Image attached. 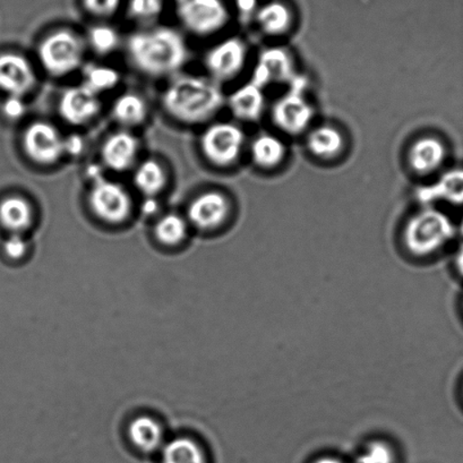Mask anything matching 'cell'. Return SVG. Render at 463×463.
Wrapping results in <instances>:
<instances>
[{"mask_svg": "<svg viewBox=\"0 0 463 463\" xmlns=\"http://www.w3.org/2000/svg\"><path fill=\"white\" fill-rule=\"evenodd\" d=\"M84 6L91 14L108 17L118 10L120 0H83Z\"/></svg>", "mask_w": 463, "mask_h": 463, "instance_id": "1f68e13d", "label": "cell"}, {"mask_svg": "<svg viewBox=\"0 0 463 463\" xmlns=\"http://www.w3.org/2000/svg\"><path fill=\"white\" fill-rule=\"evenodd\" d=\"M120 82L119 71L105 65H90L84 70L85 87L100 96L111 91Z\"/></svg>", "mask_w": 463, "mask_h": 463, "instance_id": "83f0119b", "label": "cell"}, {"mask_svg": "<svg viewBox=\"0 0 463 463\" xmlns=\"http://www.w3.org/2000/svg\"><path fill=\"white\" fill-rule=\"evenodd\" d=\"M100 96L84 84L66 89L58 101V112L67 124L83 126L101 111Z\"/></svg>", "mask_w": 463, "mask_h": 463, "instance_id": "4fadbf2b", "label": "cell"}, {"mask_svg": "<svg viewBox=\"0 0 463 463\" xmlns=\"http://www.w3.org/2000/svg\"><path fill=\"white\" fill-rule=\"evenodd\" d=\"M89 46L98 55L107 56L119 47V34L109 25L93 26L88 34Z\"/></svg>", "mask_w": 463, "mask_h": 463, "instance_id": "f1b7e54d", "label": "cell"}, {"mask_svg": "<svg viewBox=\"0 0 463 463\" xmlns=\"http://www.w3.org/2000/svg\"><path fill=\"white\" fill-rule=\"evenodd\" d=\"M251 161L256 167L272 170L283 164L287 156L285 142L276 135L262 133L258 135L250 146Z\"/></svg>", "mask_w": 463, "mask_h": 463, "instance_id": "ffe728a7", "label": "cell"}, {"mask_svg": "<svg viewBox=\"0 0 463 463\" xmlns=\"http://www.w3.org/2000/svg\"><path fill=\"white\" fill-rule=\"evenodd\" d=\"M200 147L202 155L211 165L219 168L231 167L244 150V130L228 121L211 124L201 135Z\"/></svg>", "mask_w": 463, "mask_h": 463, "instance_id": "8992f818", "label": "cell"}, {"mask_svg": "<svg viewBox=\"0 0 463 463\" xmlns=\"http://www.w3.org/2000/svg\"><path fill=\"white\" fill-rule=\"evenodd\" d=\"M226 103L235 118L249 121V123H255L262 118L267 107L264 89L259 87L253 80L237 88L226 99Z\"/></svg>", "mask_w": 463, "mask_h": 463, "instance_id": "e0dca14e", "label": "cell"}, {"mask_svg": "<svg viewBox=\"0 0 463 463\" xmlns=\"http://www.w3.org/2000/svg\"><path fill=\"white\" fill-rule=\"evenodd\" d=\"M456 267L458 273L463 277V245L458 249L456 256Z\"/></svg>", "mask_w": 463, "mask_h": 463, "instance_id": "74e56055", "label": "cell"}, {"mask_svg": "<svg viewBox=\"0 0 463 463\" xmlns=\"http://www.w3.org/2000/svg\"><path fill=\"white\" fill-rule=\"evenodd\" d=\"M37 74L29 60L16 52L0 55V90L8 96L24 98L37 85Z\"/></svg>", "mask_w": 463, "mask_h": 463, "instance_id": "5bb4252c", "label": "cell"}, {"mask_svg": "<svg viewBox=\"0 0 463 463\" xmlns=\"http://www.w3.org/2000/svg\"><path fill=\"white\" fill-rule=\"evenodd\" d=\"M112 117L124 128H137L147 118L148 108L144 98L137 93H125L112 105Z\"/></svg>", "mask_w": 463, "mask_h": 463, "instance_id": "cb8c5ba5", "label": "cell"}, {"mask_svg": "<svg viewBox=\"0 0 463 463\" xmlns=\"http://www.w3.org/2000/svg\"><path fill=\"white\" fill-rule=\"evenodd\" d=\"M128 435L139 451L151 453L164 447L163 426L151 416H138L130 421Z\"/></svg>", "mask_w": 463, "mask_h": 463, "instance_id": "44dd1931", "label": "cell"}, {"mask_svg": "<svg viewBox=\"0 0 463 463\" xmlns=\"http://www.w3.org/2000/svg\"><path fill=\"white\" fill-rule=\"evenodd\" d=\"M65 155L80 156L84 150L83 138L78 134H71L70 137H65L64 141Z\"/></svg>", "mask_w": 463, "mask_h": 463, "instance_id": "e575fe53", "label": "cell"}, {"mask_svg": "<svg viewBox=\"0 0 463 463\" xmlns=\"http://www.w3.org/2000/svg\"><path fill=\"white\" fill-rule=\"evenodd\" d=\"M259 28L269 37H281L289 33L292 25V14L285 4L272 2L265 4L255 12Z\"/></svg>", "mask_w": 463, "mask_h": 463, "instance_id": "603a6c76", "label": "cell"}, {"mask_svg": "<svg viewBox=\"0 0 463 463\" xmlns=\"http://www.w3.org/2000/svg\"><path fill=\"white\" fill-rule=\"evenodd\" d=\"M357 463H395L394 449L385 440H372L359 454Z\"/></svg>", "mask_w": 463, "mask_h": 463, "instance_id": "f546056e", "label": "cell"}, {"mask_svg": "<svg viewBox=\"0 0 463 463\" xmlns=\"http://www.w3.org/2000/svg\"><path fill=\"white\" fill-rule=\"evenodd\" d=\"M447 158V147L435 137L417 138L409 147L407 161L409 168L417 175L436 172Z\"/></svg>", "mask_w": 463, "mask_h": 463, "instance_id": "ac0fdd59", "label": "cell"}, {"mask_svg": "<svg viewBox=\"0 0 463 463\" xmlns=\"http://www.w3.org/2000/svg\"><path fill=\"white\" fill-rule=\"evenodd\" d=\"M141 209L143 214L153 215L158 213L159 204L156 197H146V201L143 202Z\"/></svg>", "mask_w": 463, "mask_h": 463, "instance_id": "8d00e7d4", "label": "cell"}, {"mask_svg": "<svg viewBox=\"0 0 463 463\" xmlns=\"http://www.w3.org/2000/svg\"><path fill=\"white\" fill-rule=\"evenodd\" d=\"M178 16L185 28L197 37H209L229 22L222 0H178Z\"/></svg>", "mask_w": 463, "mask_h": 463, "instance_id": "52a82bcc", "label": "cell"}, {"mask_svg": "<svg viewBox=\"0 0 463 463\" xmlns=\"http://www.w3.org/2000/svg\"><path fill=\"white\" fill-rule=\"evenodd\" d=\"M460 232H461V235L463 236V220H462V222L460 224Z\"/></svg>", "mask_w": 463, "mask_h": 463, "instance_id": "ab89813d", "label": "cell"}, {"mask_svg": "<svg viewBox=\"0 0 463 463\" xmlns=\"http://www.w3.org/2000/svg\"><path fill=\"white\" fill-rule=\"evenodd\" d=\"M4 250H5L8 258L21 260L28 251V244L19 233H13L4 244Z\"/></svg>", "mask_w": 463, "mask_h": 463, "instance_id": "d6a6232c", "label": "cell"}, {"mask_svg": "<svg viewBox=\"0 0 463 463\" xmlns=\"http://www.w3.org/2000/svg\"><path fill=\"white\" fill-rule=\"evenodd\" d=\"M33 222V209L28 200L22 196H8L0 202V223L8 232L20 233Z\"/></svg>", "mask_w": 463, "mask_h": 463, "instance_id": "7402d4cb", "label": "cell"}, {"mask_svg": "<svg viewBox=\"0 0 463 463\" xmlns=\"http://www.w3.org/2000/svg\"><path fill=\"white\" fill-rule=\"evenodd\" d=\"M188 222L177 213H168L161 217L155 226V236L161 244L176 246L186 240Z\"/></svg>", "mask_w": 463, "mask_h": 463, "instance_id": "4316f807", "label": "cell"}, {"mask_svg": "<svg viewBox=\"0 0 463 463\" xmlns=\"http://www.w3.org/2000/svg\"><path fill=\"white\" fill-rule=\"evenodd\" d=\"M133 183L146 197H156L164 191L167 184L165 172L158 161L147 159L137 165L133 175Z\"/></svg>", "mask_w": 463, "mask_h": 463, "instance_id": "d4e9b609", "label": "cell"}, {"mask_svg": "<svg viewBox=\"0 0 463 463\" xmlns=\"http://www.w3.org/2000/svg\"><path fill=\"white\" fill-rule=\"evenodd\" d=\"M454 232L456 229L447 214L426 206L407 220L402 241L412 256L427 258L442 250L452 240Z\"/></svg>", "mask_w": 463, "mask_h": 463, "instance_id": "3957f363", "label": "cell"}, {"mask_svg": "<svg viewBox=\"0 0 463 463\" xmlns=\"http://www.w3.org/2000/svg\"><path fill=\"white\" fill-rule=\"evenodd\" d=\"M418 202L427 206L436 202H447L454 205L463 204V169L448 170L429 185L418 187Z\"/></svg>", "mask_w": 463, "mask_h": 463, "instance_id": "2e32d148", "label": "cell"}, {"mask_svg": "<svg viewBox=\"0 0 463 463\" xmlns=\"http://www.w3.org/2000/svg\"><path fill=\"white\" fill-rule=\"evenodd\" d=\"M163 463H208L204 449L196 440L186 438H176L163 448Z\"/></svg>", "mask_w": 463, "mask_h": 463, "instance_id": "484cf974", "label": "cell"}, {"mask_svg": "<svg viewBox=\"0 0 463 463\" xmlns=\"http://www.w3.org/2000/svg\"><path fill=\"white\" fill-rule=\"evenodd\" d=\"M343 132L334 125L323 124L307 132L306 146L318 159L330 160L338 156L345 148Z\"/></svg>", "mask_w": 463, "mask_h": 463, "instance_id": "d6986e66", "label": "cell"}, {"mask_svg": "<svg viewBox=\"0 0 463 463\" xmlns=\"http://www.w3.org/2000/svg\"><path fill=\"white\" fill-rule=\"evenodd\" d=\"M64 141L60 129L46 121L30 124L22 138L26 156L39 165L58 164L65 156Z\"/></svg>", "mask_w": 463, "mask_h": 463, "instance_id": "9c48e42d", "label": "cell"}, {"mask_svg": "<svg viewBox=\"0 0 463 463\" xmlns=\"http://www.w3.org/2000/svg\"><path fill=\"white\" fill-rule=\"evenodd\" d=\"M26 111L24 98L8 96L5 102L3 103V112L7 119L19 120L24 116Z\"/></svg>", "mask_w": 463, "mask_h": 463, "instance_id": "836d02e7", "label": "cell"}, {"mask_svg": "<svg viewBox=\"0 0 463 463\" xmlns=\"http://www.w3.org/2000/svg\"><path fill=\"white\" fill-rule=\"evenodd\" d=\"M38 60L43 69L53 78L74 73L83 64L85 43L69 30H58L39 43Z\"/></svg>", "mask_w": 463, "mask_h": 463, "instance_id": "5b68a950", "label": "cell"}, {"mask_svg": "<svg viewBox=\"0 0 463 463\" xmlns=\"http://www.w3.org/2000/svg\"><path fill=\"white\" fill-rule=\"evenodd\" d=\"M314 463H345L344 461L339 460V458L334 457H323L317 458V460Z\"/></svg>", "mask_w": 463, "mask_h": 463, "instance_id": "f35d334b", "label": "cell"}, {"mask_svg": "<svg viewBox=\"0 0 463 463\" xmlns=\"http://www.w3.org/2000/svg\"><path fill=\"white\" fill-rule=\"evenodd\" d=\"M126 49L135 69L151 78L176 73L188 58L185 40L169 28L134 33L128 38Z\"/></svg>", "mask_w": 463, "mask_h": 463, "instance_id": "6da1fadb", "label": "cell"}, {"mask_svg": "<svg viewBox=\"0 0 463 463\" xmlns=\"http://www.w3.org/2000/svg\"><path fill=\"white\" fill-rule=\"evenodd\" d=\"M307 89L308 80L299 74L288 85L286 92L274 101L272 123L282 133L298 137L311 128L316 110L307 98Z\"/></svg>", "mask_w": 463, "mask_h": 463, "instance_id": "277c9868", "label": "cell"}, {"mask_svg": "<svg viewBox=\"0 0 463 463\" xmlns=\"http://www.w3.org/2000/svg\"><path fill=\"white\" fill-rule=\"evenodd\" d=\"M247 57L249 47L246 43L240 38H228L206 52L204 65L215 83L229 82L245 69Z\"/></svg>", "mask_w": 463, "mask_h": 463, "instance_id": "30bf717a", "label": "cell"}, {"mask_svg": "<svg viewBox=\"0 0 463 463\" xmlns=\"http://www.w3.org/2000/svg\"><path fill=\"white\" fill-rule=\"evenodd\" d=\"M88 202L92 213L101 222L109 224L125 222L133 210L128 192L119 184L105 178L93 182Z\"/></svg>", "mask_w": 463, "mask_h": 463, "instance_id": "ba28073f", "label": "cell"}, {"mask_svg": "<svg viewBox=\"0 0 463 463\" xmlns=\"http://www.w3.org/2000/svg\"><path fill=\"white\" fill-rule=\"evenodd\" d=\"M226 105V97L219 84L210 78L181 76L165 88L163 106L179 123L204 124Z\"/></svg>", "mask_w": 463, "mask_h": 463, "instance_id": "7a4b0ae2", "label": "cell"}, {"mask_svg": "<svg viewBox=\"0 0 463 463\" xmlns=\"http://www.w3.org/2000/svg\"><path fill=\"white\" fill-rule=\"evenodd\" d=\"M236 6L244 15L253 14L259 8L258 0H236Z\"/></svg>", "mask_w": 463, "mask_h": 463, "instance_id": "d590c367", "label": "cell"}, {"mask_svg": "<svg viewBox=\"0 0 463 463\" xmlns=\"http://www.w3.org/2000/svg\"><path fill=\"white\" fill-rule=\"evenodd\" d=\"M161 0H132L130 11L137 19H150L158 14Z\"/></svg>", "mask_w": 463, "mask_h": 463, "instance_id": "4dcf8cb0", "label": "cell"}, {"mask_svg": "<svg viewBox=\"0 0 463 463\" xmlns=\"http://www.w3.org/2000/svg\"><path fill=\"white\" fill-rule=\"evenodd\" d=\"M298 75L294 58L287 49L269 47L260 52L250 80L265 90L272 84L288 87Z\"/></svg>", "mask_w": 463, "mask_h": 463, "instance_id": "8fae6325", "label": "cell"}, {"mask_svg": "<svg viewBox=\"0 0 463 463\" xmlns=\"http://www.w3.org/2000/svg\"><path fill=\"white\" fill-rule=\"evenodd\" d=\"M139 151L138 138L128 130H119L108 137L101 147V160L106 168L124 173L132 168Z\"/></svg>", "mask_w": 463, "mask_h": 463, "instance_id": "9a60e30c", "label": "cell"}, {"mask_svg": "<svg viewBox=\"0 0 463 463\" xmlns=\"http://www.w3.org/2000/svg\"><path fill=\"white\" fill-rule=\"evenodd\" d=\"M231 213V202L226 195L208 191L196 196L188 205L187 222L200 231H214L226 223Z\"/></svg>", "mask_w": 463, "mask_h": 463, "instance_id": "7c38bea8", "label": "cell"}]
</instances>
